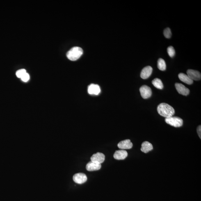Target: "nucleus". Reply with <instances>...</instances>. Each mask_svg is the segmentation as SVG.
<instances>
[{"mask_svg":"<svg viewBox=\"0 0 201 201\" xmlns=\"http://www.w3.org/2000/svg\"><path fill=\"white\" fill-rule=\"evenodd\" d=\"M157 111L160 115L166 118L173 116L175 113L174 108L165 103H161L158 106Z\"/></svg>","mask_w":201,"mask_h":201,"instance_id":"nucleus-1","label":"nucleus"},{"mask_svg":"<svg viewBox=\"0 0 201 201\" xmlns=\"http://www.w3.org/2000/svg\"><path fill=\"white\" fill-rule=\"evenodd\" d=\"M83 53L82 48L75 47L72 48L67 53V57L68 59L72 61H75L81 57Z\"/></svg>","mask_w":201,"mask_h":201,"instance_id":"nucleus-2","label":"nucleus"},{"mask_svg":"<svg viewBox=\"0 0 201 201\" xmlns=\"http://www.w3.org/2000/svg\"><path fill=\"white\" fill-rule=\"evenodd\" d=\"M167 124L175 127H180L183 126V120L177 117H171L165 119Z\"/></svg>","mask_w":201,"mask_h":201,"instance_id":"nucleus-3","label":"nucleus"},{"mask_svg":"<svg viewBox=\"0 0 201 201\" xmlns=\"http://www.w3.org/2000/svg\"><path fill=\"white\" fill-rule=\"evenodd\" d=\"M139 90L142 97L143 99L148 98L152 95V90L150 87L147 85H143L140 87Z\"/></svg>","mask_w":201,"mask_h":201,"instance_id":"nucleus-4","label":"nucleus"},{"mask_svg":"<svg viewBox=\"0 0 201 201\" xmlns=\"http://www.w3.org/2000/svg\"><path fill=\"white\" fill-rule=\"evenodd\" d=\"M105 159V156L104 154L100 152H97L94 154L90 158L91 161L98 164H101L104 162Z\"/></svg>","mask_w":201,"mask_h":201,"instance_id":"nucleus-5","label":"nucleus"},{"mask_svg":"<svg viewBox=\"0 0 201 201\" xmlns=\"http://www.w3.org/2000/svg\"><path fill=\"white\" fill-rule=\"evenodd\" d=\"M73 179L74 182L78 184H83L86 182L87 179L86 175L82 173L74 174Z\"/></svg>","mask_w":201,"mask_h":201,"instance_id":"nucleus-6","label":"nucleus"},{"mask_svg":"<svg viewBox=\"0 0 201 201\" xmlns=\"http://www.w3.org/2000/svg\"><path fill=\"white\" fill-rule=\"evenodd\" d=\"M175 87L177 91L181 95L187 96L190 93V90L184 85L180 83H176Z\"/></svg>","mask_w":201,"mask_h":201,"instance_id":"nucleus-7","label":"nucleus"},{"mask_svg":"<svg viewBox=\"0 0 201 201\" xmlns=\"http://www.w3.org/2000/svg\"><path fill=\"white\" fill-rule=\"evenodd\" d=\"M187 75L192 80L195 81H199L201 79V74L199 71L192 69H188L187 71Z\"/></svg>","mask_w":201,"mask_h":201,"instance_id":"nucleus-8","label":"nucleus"},{"mask_svg":"<svg viewBox=\"0 0 201 201\" xmlns=\"http://www.w3.org/2000/svg\"><path fill=\"white\" fill-rule=\"evenodd\" d=\"M88 91L90 95H98L100 93V88L98 85L91 84L88 86Z\"/></svg>","mask_w":201,"mask_h":201,"instance_id":"nucleus-9","label":"nucleus"},{"mask_svg":"<svg viewBox=\"0 0 201 201\" xmlns=\"http://www.w3.org/2000/svg\"><path fill=\"white\" fill-rule=\"evenodd\" d=\"M133 145V143H131L130 140L126 139L119 142L118 144V147L120 149L124 150L131 149Z\"/></svg>","mask_w":201,"mask_h":201,"instance_id":"nucleus-10","label":"nucleus"},{"mask_svg":"<svg viewBox=\"0 0 201 201\" xmlns=\"http://www.w3.org/2000/svg\"><path fill=\"white\" fill-rule=\"evenodd\" d=\"M153 69L151 66H147L142 69L140 76L142 79H147L151 75Z\"/></svg>","mask_w":201,"mask_h":201,"instance_id":"nucleus-11","label":"nucleus"},{"mask_svg":"<svg viewBox=\"0 0 201 201\" xmlns=\"http://www.w3.org/2000/svg\"><path fill=\"white\" fill-rule=\"evenodd\" d=\"M128 153L125 150H122L115 151L114 154V157L117 160H123L127 157Z\"/></svg>","mask_w":201,"mask_h":201,"instance_id":"nucleus-12","label":"nucleus"},{"mask_svg":"<svg viewBox=\"0 0 201 201\" xmlns=\"http://www.w3.org/2000/svg\"><path fill=\"white\" fill-rule=\"evenodd\" d=\"M101 167V164L94 163L91 161L87 163L86 165L87 170L90 171L99 170L100 169Z\"/></svg>","mask_w":201,"mask_h":201,"instance_id":"nucleus-13","label":"nucleus"},{"mask_svg":"<svg viewBox=\"0 0 201 201\" xmlns=\"http://www.w3.org/2000/svg\"><path fill=\"white\" fill-rule=\"evenodd\" d=\"M179 78L183 82L188 85H191L193 82V81L187 74L182 73L179 74Z\"/></svg>","mask_w":201,"mask_h":201,"instance_id":"nucleus-14","label":"nucleus"},{"mask_svg":"<svg viewBox=\"0 0 201 201\" xmlns=\"http://www.w3.org/2000/svg\"><path fill=\"white\" fill-rule=\"evenodd\" d=\"M153 149L152 144L149 143V142L145 141L143 142L142 144V147L141 150L145 153H147Z\"/></svg>","mask_w":201,"mask_h":201,"instance_id":"nucleus-15","label":"nucleus"},{"mask_svg":"<svg viewBox=\"0 0 201 201\" xmlns=\"http://www.w3.org/2000/svg\"><path fill=\"white\" fill-rule=\"evenodd\" d=\"M152 84L158 89L162 90L163 88V85L161 80L159 78H155L152 81Z\"/></svg>","mask_w":201,"mask_h":201,"instance_id":"nucleus-16","label":"nucleus"},{"mask_svg":"<svg viewBox=\"0 0 201 201\" xmlns=\"http://www.w3.org/2000/svg\"><path fill=\"white\" fill-rule=\"evenodd\" d=\"M158 67L160 70L164 71L166 69V64L165 60L162 58H160L158 61Z\"/></svg>","mask_w":201,"mask_h":201,"instance_id":"nucleus-17","label":"nucleus"},{"mask_svg":"<svg viewBox=\"0 0 201 201\" xmlns=\"http://www.w3.org/2000/svg\"><path fill=\"white\" fill-rule=\"evenodd\" d=\"M167 52L170 57L173 58L175 55V50L174 48L172 46L168 47L167 49Z\"/></svg>","mask_w":201,"mask_h":201,"instance_id":"nucleus-18","label":"nucleus"},{"mask_svg":"<svg viewBox=\"0 0 201 201\" xmlns=\"http://www.w3.org/2000/svg\"><path fill=\"white\" fill-rule=\"evenodd\" d=\"M163 34L167 38H170L171 37L172 33L169 28H167L164 30Z\"/></svg>","mask_w":201,"mask_h":201,"instance_id":"nucleus-19","label":"nucleus"},{"mask_svg":"<svg viewBox=\"0 0 201 201\" xmlns=\"http://www.w3.org/2000/svg\"><path fill=\"white\" fill-rule=\"evenodd\" d=\"M26 73L25 69H21L18 70L16 72V74L18 78H21Z\"/></svg>","mask_w":201,"mask_h":201,"instance_id":"nucleus-20","label":"nucleus"},{"mask_svg":"<svg viewBox=\"0 0 201 201\" xmlns=\"http://www.w3.org/2000/svg\"><path fill=\"white\" fill-rule=\"evenodd\" d=\"M30 78V77L29 74H28L27 73H26L24 75L22 76V77L21 78V79L23 82H26L29 81Z\"/></svg>","mask_w":201,"mask_h":201,"instance_id":"nucleus-21","label":"nucleus"},{"mask_svg":"<svg viewBox=\"0 0 201 201\" xmlns=\"http://www.w3.org/2000/svg\"><path fill=\"white\" fill-rule=\"evenodd\" d=\"M197 132L198 133L199 137L201 138V125L199 126L197 128Z\"/></svg>","mask_w":201,"mask_h":201,"instance_id":"nucleus-22","label":"nucleus"}]
</instances>
